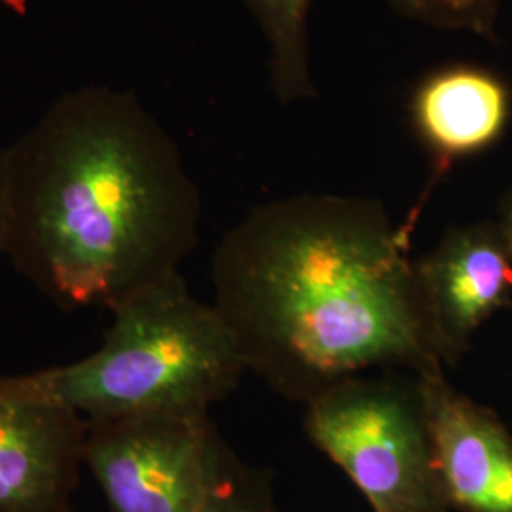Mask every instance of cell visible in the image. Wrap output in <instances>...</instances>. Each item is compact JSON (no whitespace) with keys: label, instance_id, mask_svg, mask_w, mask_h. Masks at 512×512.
Listing matches in <instances>:
<instances>
[{"label":"cell","instance_id":"10","mask_svg":"<svg viewBox=\"0 0 512 512\" xmlns=\"http://www.w3.org/2000/svg\"><path fill=\"white\" fill-rule=\"evenodd\" d=\"M313 0H245L270 50V84L279 103L313 99L308 16Z\"/></svg>","mask_w":512,"mask_h":512},{"label":"cell","instance_id":"7","mask_svg":"<svg viewBox=\"0 0 512 512\" xmlns=\"http://www.w3.org/2000/svg\"><path fill=\"white\" fill-rule=\"evenodd\" d=\"M86 420L0 387V512H74Z\"/></svg>","mask_w":512,"mask_h":512},{"label":"cell","instance_id":"14","mask_svg":"<svg viewBox=\"0 0 512 512\" xmlns=\"http://www.w3.org/2000/svg\"><path fill=\"white\" fill-rule=\"evenodd\" d=\"M497 224H499L503 236L507 239V245H509L512 253V192L501 205V213H499Z\"/></svg>","mask_w":512,"mask_h":512},{"label":"cell","instance_id":"3","mask_svg":"<svg viewBox=\"0 0 512 512\" xmlns=\"http://www.w3.org/2000/svg\"><path fill=\"white\" fill-rule=\"evenodd\" d=\"M101 346L69 365L0 376V387L59 404L84 420L209 412L245 376L238 340L181 272L129 296Z\"/></svg>","mask_w":512,"mask_h":512},{"label":"cell","instance_id":"13","mask_svg":"<svg viewBox=\"0 0 512 512\" xmlns=\"http://www.w3.org/2000/svg\"><path fill=\"white\" fill-rule=\"evenodd\" d=\"M8 247V183H6V147L0 145V262Z\"/></svg>","mask_w":512,"mask_h":512},{"label":"cell","instance_id":"11","mask_svg":"<svg viewBox=\"0 0 512 512\" xmlns=\"http://www.w3.org/2000/svg\"><path fill=\"white\" fill-rule=\"evenodd\" d=\"M397 14L439 29L494 35L501 0H387Z\"/></svg>","mask_w":512,"mask_h":512},{"label":"cell","instance_id":"9","mask_svg":"<svg viewBox=\"0 0 512 512\" xmlns=\"http://www.w3.org/2000/svg\"><path fill=\"white\" fill-rule=\"evenodd\" d=\"M509 109L507 86L476 67L431 74L412 103L414 124L440 164L490 147L507 126Z\"/></svg>","mask_w":512,"mask_h":512},{"label":"cell","instance_id":"8","mask_svg":"<svg viewBox=\"0 0 512 512\" xmlns=\"http://www.w3.org/2000/svg\"><path fill=\"white\" fill-rule=\"evenodd\" d=\"M416 378L446 501L465 512H512L507 429L448 384L442 368Z\"/></svg>","mask_w":512,"mask_h":512},{"label":"cell","instance_id":"2","mask_svg":"<svg viewBox=\"0 0 512 512\" xmlns=\"http://www.w3.org/2000/svg\"><path fill=\"white\" fill-rule=\"evenodd\" d=\"M6 260L61 310L112 311L177 274L202 196L181 148L135 93H63L6 147Z\"/></svg>","mask_w":512,"mask_h":512},{"label":"cell","instance_id":"5","mask_svg":"<svg viewBox=\"0 0 512 512\" xmlns=\"http://www.w3.org/2000/svg\"><path fill=\"white\" fill-rule=\"evenodd\" d=\"M84 465L109 512H209L238 471L209 412L86 420Z\"/></svg>","mask_w":512,"mask_h":512},{"label":"cell","instance_id":"12","mask_svg":"<svg viewBox=\"0 0 512 512\" xmlns=\"http://www.w3.org/2000/svg\"><path fill=\"white\" fill-rule=\"evenodd\" d=\"M209 512H272V509L260 494V486L236 471Z\"/></svg>","mask_w":512,"mask_h":512},{"label":"cell","instance_id":"1","mask_svg":"<svg viewBox=\"0 0 512 512\" xmlns=\"http://www.w3.org/2000/svg\"><path fill=\"white\" fill-rule=\"evenodd\" d=\"M211 281L247 370L296 401L378 368L442 365L406 234L378 200L256 205L220 239Z\"/></svg>","mask_w":512,"mask_h":512},{"label":"cell","instance_id":"4","mask_svg":"<svg viewBox=\"0 0 512 512\" xmlns=\"http://www.w3.org/2000/svg\"><path fill=\"white\" fill-rule=\"evenodd\" d=\"M306 431L374 512H442L429 425L414 384L355 376L306 403Z\"/></svg>","mask_w":512,"mask_h":512},{"label":"cell","instance_id":"6","mask_svg":"<svg viewBox=\"0 0 512 512\" xmlns=\"http://www.w3.org/2000/svg\"><path fill=\"white\" fill-rule=\"evenodd\" d=\"M427 327L440 361L454 363L512 294V253L497 222L452 228L414 262Z\"/></svg>","mask_w":512,"mask_h":512}]
</instances>
